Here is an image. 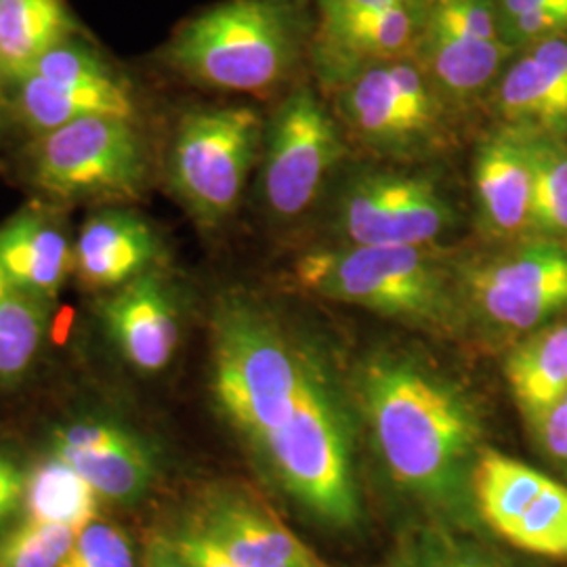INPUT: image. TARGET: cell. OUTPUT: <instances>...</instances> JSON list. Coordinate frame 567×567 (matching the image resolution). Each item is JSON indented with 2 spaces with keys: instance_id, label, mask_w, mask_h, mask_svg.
<instances>
[{
  "instance_id": "1",
  "label": "cell",
  "mask_w": 567,
  "mask_h": 567,
  "mask_svg": "<svg viewBox=\"0 0 567 567\" xmlns=\"http://www.w3.org/2000/svg\"><path fill=\"white\" fill-rule=\"evenodd\" d=\"M358 389L391 477L425 501H454L480 440L458 386L412 355L379 353L362 365Z\"/></svg>"
},
{
  "instance_id": "2",
  "label": "cell",
  "mask_w": 567,
  "mask_h": 567,
  "mask_svg": "<svg viewBox=\"0 0 567 567\" xmlns=\"http://www.w3.org/2000/svg\"><path fill=\"white\" fill-rule=\"evenodd\" d=\"M305 42L295 0H224L185 21L166 58L203 86L259 95L292 74Z\"/></svg>"
},
{
  "instance_id": "3",
  "label": "cell",
  "mask_w": 567,
  "mask_h": 567,
  "mask_svg": "<svg viewBox=\"0 0 567 567\" xmlns=\"http://www.w3.org/2000/svg\"><path fill=\"white\" fill-rule=\"evenodd\" d=\"M311 358L282 328L243 299L219 305L213 320V393L225 419L257 447L290 419Z\"/></svg>"
},
{
  "instance_id": "4",
  "label": "cell",
  "mask_w": 567,
  "mask_h": 567,
  "mask_svg": "<svg viewBox=\"0 0 567 567\" xmlns=\"http://www.w3.org/2000/svg\"><path fill=\"white\" fill-rule=\"evenodd\" d=\"M330 93L344 135L391 163H423L458 145L463 116L414 53L368 65Z\"/></svg>"
},
{
  "instance_id": "5",
  "label": "cell",
  "mask_w": 567,
  "mask_h": 567,
  "mask_svg": "<svg viewBox=\"0 0 567 567\" xmlns=\"http://www.w3.org/2000/svg\"><path fill=\"white\" fill-rule=\"evenodd\" d=\"M295 276L307 292L386 318L440 328L454 320L446 271L431 248L337 244L305 252Z\"/></svg>"
},
{
  "instance_id": "6",
  "label": "cell",
  "mask_w": 567,
  "mask_h": 567,
  "mask_svg": "<svg viewBox=\"0 0 567 567\" xmlns=\"http://www.w3.org/2000/svg\"><path fill=\"white\" fill-rule=\"evenodd\" d=\"M259 450L284 489L311 515L328 526L358 524L362 507L349 426L322 368L313 360L290 419Z\"/></svg>"
},
{
  "instance_id": "7",
  "label": "cell",
  "mask_w": 567,
  "mask_h": 567,
  "mask_svg": "<svg viewBox=\"0 0 567 567\" xmlns=\"http://www.w3.org/2000/svg\"><path fill=\"white\" fill-rule=\"evenodd\" d=\"M264 133V118L250 105L203 107L183 116L171 152V183L198 224L213 227L234 213Z\"/></svg>"
},
{
  "instance_id": "8",
  "label": "cell",
  "mask_w": 567,
  "mask_h": 567,
  "mask_svg": "<svg viewBox=\"0 0 567 567\" xmlns=\"http://www.w3.org/2000/svg\"><path fill=\"white\" fill-rule=\"evenodd\" d=\"M261 194L267 210L290 221L320 198L347 154L344 131L313 86L292 89L265 122Z\"/></svg>"
},
{
  "instance_id": "9",
  "label": "cell",
  "mask_w": 567,
  "mask_h": 567,
  "mask_svg": "<svg viewBox=\"0 0 567 567\" xmlns=\"http://www.w3.org/2000/svg\"><path fill=\"white\" fill-rule=\"evenodd\" d=\"M343 244L431 248L458 224V210L437 179L389 166L347 175L334 203Z\"/></svg>"
},
{
  "instance_id": "10",
  "label": "cell",
  "mask_w": 567,
  "mask_h": 567,
  "mask_svg": "<svg viewBox=\"0 0 567 567\" xmlns=\"http://www.w3.org/2000/svg\"><path fill=\"white\" fill-rule=\"evenodd\" d=\"M32 175L42 192L63 198H131L145 175L133 121L89 116L39 137Z\"/></svg>"
},
{
  "instance_id": "11",
  "label": "cell",
  "mask_w": 567,
  "mask_h": 567,
  "mask_svg": "<svg viewBox=\"0 0 567 567\" xmlns=\"http://www.w3.org/2000/svg\"><path fill=\"white\" fill-rule=\"evenodd\" d=\"M475 503L487 526L522 550L567 559V487L534 466L487 452L473 468Z\"/></svg>"
},
{
  "instance_id": "12",
  "label": "cell",
  "mask_w": 567,
  "mask_h": 567,
  "mask_svg": "<svg viewBox=\"0 0 567 567\" xmlns=\"http://www.w3.org/2000/svg\"><path fill=\"white\" fill-rule=\"evenodd\" d=\"M466 286L492 322L529 330L567 305V244H519L471 269Z\"/></svg>"
},
{
  "instance_id": "13",
  "label": "cell",
  "mask_w": 567,
  "mask_h": 567,
  "mask_svg": "<svg viewBox=\"0 0 567 567\" xmlns=\"http://www.w3.org/2000/svg\"><path fill=\"white\" fill-rule=\"evenodd\" d=\"M425 23L426 0L320 21L309 42L316 74L332 91L368 65L412 55Z\"/></svg>"
},
{
  "instance_id": "14",
  "label": "cell",
  "mask_w": 567,
  "mask_h": 567,
  "mask_svg": "<svg viewBox=\"0 0 567 567\" xmlns=\"http://www.w3.org/2000/svg\"><path fill=\"white\" fill-rule=\"evenodd\" d=\"M51 454L72 466L102 501L131 505L147 494L158 475L150 444L128 426L81 419L55 429Z\"/></svg>"
},
{
  "instance_id": "15",
  "label": "cell",
  "mask_w": 567,
  "mask_h": 567,
  "mask_svg": "<svg viewBox=\"0 0 567 567\" xmlns=\"http://www.w3.org/2000/svg\"><path fill=\"white\" fill-rule=\"evenodd\" d=\"M486 107L498 126L567 140V34L515 53Z\"/></svg>"
},
{
  "instance_id": "16",
  "label": "cell",
  "mask_w": 567,
  "mask_h": 567,
  "mask_svg": "<svg viewBox=\"0 0 567 567\" xmlns=\"http://www.w3.org/2000/svg\"><path fill=\"white\" fill-rule=\"evenodd\" d=\"M189 524L236 567H330L243 489L210 492Z\"/></svg>"
},
{
  "instance_id": "17",
  "label": "cell",
  "mask_w": 567,
  "mask_h": 567,
  "mask_svg": "<svg viewBox=\"0 0 567 567\" xmlns=\"http://www.w3.org/2000/svg\"><path fill=\"white\" fill-rule=\"evenodd\" d=\"M102 320L122 360L142 374H158L179 347V316L158 274L145 271L102 305Z\"/></svg>"
},
{
  "instance_id": "18",
  "label": "cell",
  "mask_w": 567,
  "mask_h": 567,
  "mask_svg": "<svg viewBox=\"0 0 567 567\" xmlns=\"http://www.w3.org/2000/svg\"><path fill=\"white\" fill-rule=\"evenodd\" d=\"M473 198L477 221L489 238H517L529 234L532 168L526 137L494 124L475 145Z\"/></svg>"
},
{
  "instance_id": "19",
  "label": "cell",
  "mask_w": 567,
  "mask_h": 567,
  "mask_svg": "<svg viewBox=\"0 0 567 567\" xmlns=\"http://www.w3.org/2000/svg\"><path fill=\"white\" fill-rule=\"evenodd\" d=\"M515 51L503 41H482L452 32L431 21L414 49L426 76L463 118L477 105H486L494 84Z\"/></svg>"
},
{
  "instance_id": "20",
  "label": "cell",
  "mask_w": 567,
  "mask_h": 567,
  "mask_svg": "<svg viewBox=\"0 0 567 567\" xmlns=\"http://www.w3.org/2000/svg\"><path fill=\"white\" fill-rule=\"evenodd\" d=\"M156 257V234L140 215L126 210L91 217L72 248L74 271L91 290H118L150 271Z\"/></svg>"
},
{
  "instance_id": "21",
  "label": "cell",
  "mask_w": 567,
  "mask_h": 567,
  "mask_svg": "<svg viewBox=\"0 0 567 567\" xmlns=\"http://www.w3.org/2000/svg\"><path fill=\"white\" fill-rule=\"evenodd\" d=\"M72 267L68 238L41 213H21L0 227V274L23 292L51 303Z\"/></svg>"
},
{
  "instance_id": "22",
  "label": "cell",
  "mask_w": 567,
  "mask_h": 567,
  "mask_svg": "<svg viewBox=\"0 0 567 567\" xmlns=\"http://www.w3.org/2000/svg\"><path fill=\"white\" fill-rule=\"evenodd\" d=\"M16 86L18 93L13 100L18 116L39 137L89 116L124 121H135L137 116V103L124 81L79 86L44 81L30 74Z\"/></svg>"
},
{
  "instance_id": "23",
  "label": "cell",
  "mask_w": 567,
  "mask_h": 567,
  "mask_svg": "<svg viewBox=\"0 0 567 567\" xmlns=\"http://www.w3.org/2000/svg\"><path fill=\"white\" fill-rule=\"evenodd\" d=\"M76 34L63 0H0V81L18 84L61 42Z\"/></svg>"
},
{
  "instance_id": "24",
  "label": "cell",
  "mask_w": 567,
  "mask_h": 567,
  "mask_svg": "<svg viewBox=\"0 0 567 567\" xmlns=\"http://www.w3.org/2000/svg\"><path fill=\"white\" fill-rule=\"evenodd\" d=\"M511 393L529 423L567 395V324L548 326L517 344L507 360Z\"/></svg>"
},
{
  "instance_id": "25",
  "label": "cell",
  "mask_w": 567,
  "mask_h": 567,
  "mask_svg": "<svg viewBox=\"0 0 567 567\" xmlns=\"http://www.w3.org/2000/svg\"><path fill=\"white\" fill-rule=\"evenodd\" d=\"M100 503L86 480L53 454L25 475V519L82 529L100 517Z\"/></svg>"
},
{
  "instance_id": "26",
  "label": "cell",
  "mask_w": 567,
  "mask_h": 567,
  "mask_svg": "<svg viewBox=\"0 0 567 567\" xmlns=\"http://www.w3.org/2000/svg\"><path fill=\"white\" fill-rule=\"evenodd\" d=\"M47 301L23 292L0 274V383L16 385L30 372L47 337Z\"/></svg>"
},
{
  "instance_id": "27",
  "label": "cell",
  "mask_w": 567,
  "mask_h": 567,
  "mask_svg": "<svg viewBox=\"0 0 567 567\" xmlns=\"http://www.w3.org/2000/svg\"><path fill=\"white\" fill-rule=\"evenodd\" d=\"M524 137L532 168L529 234L567 244V140Z\"/></svg>"
},
{
  "instance_id": "28",
  "label": "cell",
  "mask_w": 567,
  "mask_h": 567,
  "mask_svg": "<svg viewBox=\"0 0 567 567\" xmlns=\"http://www.w3.org/2000/svg\"><path fill=\"white\" fill-rule=\"evenodd\" d=\"M79 532L23 517L0 532V567H60Z\"/></svg>"
},
{
  "instance_id": "29",
  "label": "cell",
  "mask_w": 567,
  "mask_h": 567,
  "mask_svg": "<svg viewBox=\"0 0 567 567\" xmlns=\"http://www.w3.org/2000/svg\"><path fill=\"white\" fill-rule=\"evenodd\" d=\"M494 4L503 41L515 53L567 34V7L555 0H494Z\"/></svg>"
},
{
  "instance_id": "30",
  "label": "cell",
  "mask_w": 567,
  "mask_h": 567,
  "mask_svg": "<svg viewBox=\"0 0 567 567\" xmlns=\"http://www.w3.org/2000/svg\"><path fill=\"white\" fill-rule=\"evenodd\" d=\"M135 547L121 526L93 519L82 527L60 567H135Z\"/></svg>"
},
{
  "instance_id": "31",
  "label": "cell",
  "mask_w": 567,
  "mask_h": 567,
  "mask_svg": "<svg viewBox=\"0 0 567 567\" xmlns=\"http://www.w3.org/2000/svg\"><path fill=\"white\" fill-rule=\"evenodd\" d=\"M30 74L41 76L44 81L79 84V86L122 81L93 49L84 47L81 42H74L72 39L51 49L34 65V70Z\"/></svg>"
},
{
  "instance_id": "32",
  "label": "cell",
  "mask_w": 567,
  "mask_h": 567,
  "mask_svg": "<svg viewBox=\"0 0 567 567\" xmlns=\"http://www.w3.org/2000/svg\"><path fill=\"white\" fill-rule=\"evenodd\" d=\"M389 567H505L482 548L446 536H425L414 540Z\"/></svg>"
},
{
  "instance_id": "33",
  "label": "cell",
  "mask_w": 567,
  "mask_h": 567,
  "mask_svg": "<svg viewBox=\"0 0 567 567\" xmlns=\"http://www.w3.org/2000/svg\"><path fill=\"white\" fill-rule=\"evenodd\" d=\"M168 536L194 567H236L194 524H185Z\"/></svg>"
},
{
  "instance_id": "34",
  "label": "cell",
  "mask_w": 567,
  "mask_h": 567,
  "mask_svg": "<svg viewBox=\"0 0 567 567\" xmlns=\"http://www.w3.org/2000/svg\"><path fill=\"white\" fill-rule=\"evenodd\" d=\"M23 494L25 473L0 450V529L23 508Z\"/></svg>"
},
{
  "instance_id": "35",
  "label": "cell",
  "mask_w": 567,
  "mask_h": 567,
  "mask_svg": "<svg viewBox=\"0 0 567 567\" xmlns=\"http://www.w3.org/2000/svg\"><path fill=\"white\" fill-rule=\"evenodd\" d=\"M534 425L538 426L548 454L567 466V395Z\"/></svg>"
},
{
  "instance_id": "36",
  "label": "cell",
  "mask_w": 567,
  "mask_h": 567,
  "mask_svg": "<svg viewBox=\"0 0 567 567\" xmlns=\"http://www.w3.org/2000/svg\"><path fill=\"white\" fill-rule=\"evenodd\" d=\"M404 2H414V0H316V7H318L320 21H332L358 16L364 11L404 4Z\"/></svg>"
},
{
  "instance_id": "37",
  "label": "cell",
  "mask_w": 567,
  "mask_h": 567,
  "mask_svg": "<svg viewBox=\"0 0 567 567\" xmlns=\"http://www.w3.org/2000/svg\"><path fill=\"white\" fill-rule=\"evenodd\" d=\"M143 567H194L171 536H158L145 553Z\"/></svg>"
},
{
  "instance_id": "38",
  "label": "cell",
  "mask_w": 567,
  "mask_h": 567,
  "mask_svg": "<svg viewBox=\"0 0 567 567\" xmlns=\"http://www.w3.org/2000/svg\"><path fill=\"white\" fill-rule=\"evenodd\" d=\"M4 112H7V95H4V82L0 81V124L4 121Z\"/></svg>"
},
{
  "instance_id": "39",
  "label": "cell",
  "mask_w": 567,
  "mask_h": 567,
  "mask_svg": "<svg viewBox=\"0 0 567 567\" xmlns=\"http://www.w3.org/2000/svg\"><path fill=\"white\" fill-rule=\"evenodd\" d=\"M555 2H559V4H564V7H567V0H555Z\"/></svg>"
}]
</instances>
